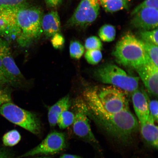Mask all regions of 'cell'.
<instances>
[{
  "instance_id": "obj_1",
  "label": "cell",
  "mask_w": 158,
  "mask_h": 158,
  "mask_svg": "<svg viewBox=\"0 0 158 158\" xmlns=\"http://www.w3.org/2000/svg\"><path fill=\"white\" fill-rule=\"evenodd\" d=\"M85 111L90 114L95 122L112 137L123 143L129 142L139 129L138 120L129 110L111 114L106 111L94 90L84 93Z\"/></svg>"
},
{
  "instance_id": "obj_2",
  "label": "cell",
  "mask_w": 158,
  "mask_h": 158,
  "mask_svg": "<svg viewBox=\"0 0 158 158\" xmlns=\"http://www.w3.org/2000/svg\"><path fill=\"white\" fill-rule=\"evenodd\" d=\"M113 54L119 64L135 69L151 61L141 40L131 33L124 35L118 41Z\"/></svg>"
},
{
  "instance_id": "obj_3",
  "label": "cell",
  "mask_w": 158,
  "mask_h": 158,
  "mask_svg": "<svg viewBox=\"0 0 158 158\" xmlns=\"http://www.w3.org/2000/svg\"><path fill=\"white\" fill-rule=\"evenodd\" d=\"M42 18V12L38 8L27 5L19 8L17 20L21 33L16 41L20 46L28 47L40 38L43 32Z\"/></svg>"
},
{
  "instance_id": "obj_4",
  "label": "cell",
  "mask_w": 158,
  "mask_h": 158,
  "mask_svg": "<svg viewBox=\"0 0 158 158\" xmlns=\"http://www.w3.org/2000/svg\"><path fill=\"white\" fill-rule=\"evenodd\" d=\"M94 75L102 83L111 85L126 92H133L139 86V77L130 76L114 64L105 65L98 69Z\"/></svg>"
},
{
  "instance_id": "obj_5",
  "label": "cell",
  "mask_w": 158,
  "mask_h": 158,
  "mask_svg": "<svg viewBox=\"0 0 158 158\" xmlns=\"http://www.w3.org/2000/svg\"><path fill=\"white\" fill-rule=\"evenodd\" d=\"M0 113L11 123L33 134H38L40 131V123L36 115L12 102H8L0 106Z\"/></svg>"
},
{
  "instance_id": "obj_6",
  "label": "cell",
  "mask_w": 158,
  "mask_h": 158,
  "mask_svg": "<svg viewBox=\"0 0 158 158\" xmlns=\"http://www.w3.org/2000/svg\"><path fill=\"white\" fill-rule=\"evenodd\" d=\"M94 90L102 106L108 112L114 114L129 110L127 96L123 90L111 86Z\"/></svg>"
},
{
  "instance_id": "obj_7",
  "label": "cell",
  "mask_w": 158,
  "mask_h": 158,
  "mask_svg": "<svg viewBox=\"0 0 158 158\" xmlns=\"http://www.w3.org/2000/svg\"><path fill=\"white\" fill-rule=\"evenodd\" d=\"M100 9L98 0H82L68 24L70 27H87L97 19Z\"/></svg>"
},
{
  "instance_id": "obj_8",
  "label": "cell",
  "mask_w": 158,
  "mask_h": 158,
  "mask_svg": "<svg viewBox=\"0 0 158 158\" xmlns=\"http://www.w3.org/2000/svg\"><path fill=\"white\" fill-rule=\"evenodd\" d=\"M64 134L59 132H52L37 147L27 152L21 158L32 156L39 154H53L58 152L66 147Z\"/></svg>"
},
{
  "instance_id": "obj_9",
  "label": "cell",
  "mask_w": 158,
  "mask_h": 158,
  "mask_svg": "<svg viewBox=\"0 0 158 158\" xmlns=\"http://www.w3.org/2000/svg\"><path fill=\"white\" fill-rule=\"evenodd\" d=\"M21 7L0 10V35L16 40L19 36L21 30L17 23V13Z\"/></svg>"
},
{
  "instance_id": "obj_10",
  "label": "cell",
  "mask_w": 158,
  "mask_h": 158,
  "mask_svg": "<svg viewBox=\"0 0 158 158\" xmlns=\"http://www.w3.org/2000/svg\"><path fill=\"white\" fill-rule=\"evenodd\" d=\"M0 60L12 80L14 85L21 84L24 79L12 55L6 41L0 38Z\"/></svg>"
},
{
  "instance_id": "obj_11",
  "label": "cell",
  "mask_w": 158,
  "mask_h": 158,
  "mask_svg": "<svg viewBox=\"0 0 158 158\" xmlns=\"http://www.w3.org/2000/svg\"><path fill=\"white\" fill-rule=\"evenodd\" d=\"M133 16L131 24L135 28L141 31L158 28V9L153 8L142 9Z\"/></svg>"
},
{
  "instance_id": "obj_12",
  "label": "cell",
  "mask_w": 158,
  "mask_h": 158,
  "mask_svg": "<svg viewBox=\"0 0 158 158\" xmlns=\"http://www.w3.org/2000/svg\"><path fill=\"white\" fill-rule=\"evenodd\" d=\"M149 93L158 95V67L151 61L135 69Z\"/></svg>"
},
{
  "instance_id": "obj_13",
  "label": "cell",
  "mask_w": 158,
  "mask_h": 158,
  "mask_svg": "<svg viewBox=\"0 0 158 158\" xmlns=\"http://www.w3.org/2000/svg\"><path fill=\"white\" fill-rule=\"evenodd\" d=\"M73 130L75 134L79 137L91 143L98 144L97 140L92 133L87 116L84 112L79 110L75 115Z\"/></svg>"
},
{
  "instance_id": "obj_14",
  "label": "cell",
  "mask_w": 158,
  "mask_h": 158,
  "mask_svg": "<svg viewBox=\"0 0 158 158\" xmlns=\"http://www.w3.org/2000/svg\"><path fill=\"white\" fill-rule=\"evenodd\" d=\"M132 98L134 109L139 123L146 121L149 115V100L147 94L143 91L137 89L132 92Z\"/></svg>"
},
{
  "instance_id": "obj_15",
  "label": "cell",
  "mask_w": 158,
  "mask_h": 158,
  "mask_svg": "<svg viewBox=\"0 0 158 158\" xmlns=\"http://www.w3.org/2000/svg\"><path fill=\"white\" fill-rule=\"evenodd\" d=\"M43 32L47 37H52L60 30V21L58 13L52 11L46 14L42 18Z\"/></svg>"
},
{
  "instance_id": "obj_16",
  "label": "cell",
  "mask_w": 158,
  "mask_h": 158,
  "mask_svg": "<svg viewBox=\"0 0 158 158\" xmlns=\"http://www.w3.org/2000/svg\"><path fill=\"white\" fill-rule=\"evenodd\" d=\"M155 122L153 118L149 115L146 121L140 123V125L144 139L150 145L157 149L158 130Z\"/></svg>"
},
{
  "instance_id": "obj_17",
  "label": "cell",
  "mask_w": 158,
  "mask_h": 158,
  "mask_svg": "<svg viewBox=\"0 0 158 158\" xmlns=\"http://www.w3.org/2000/svg\"><path fill=\"white\" fill-rule=\"evenodd\" d=\"M71 106L70 97L69 95L61 98L49 109L48 121L51 127H54L57 124V120L60 114L68 110Z\"/></svg>"
},
{
  "instance_id": "obj_18",
  "label": "cell",
  "mask_w": 158,
  "mask_h": 158,
  "mask_svg": "<svg viewBox=\"0 0 158 158\" xmlns=\"http://www.w3.org/2000/svg\"><path fill=\"white\" fill-rule=\"evenodd\" d=\"M131 0H98L100 5L105 11L114 13L124 9H127Z\"/></svg>"
},
{
  "instance_id": "obj_19",
  "label": "cell",
  "mask_w": 158,
  "mask_h": 158,
  "mask_svg": "<svg viewBox=\"0 0 158 158\" xmlns=\"http://www.w3.org/2000/svg\"><path fill=\"white\" fill-rule=\"evenodd\" d=\"M98 35L101 40L106 42H110L115 39L116 31L115 27L110 24H105L100 27Z\"/></svg>"
},
{
  "instance_id": "obj_20",
  "label": "cell",
  "mask_w": 158,
  "mask_h": 158,
  "mask_svg": "<svg viewBox=\"0 0 158 158\" xmlns=\"http://www.w3.org/2000/svg\"><path fill=\"white\" fill-rule=\"evenodd\" d=\"M75 115L73 112L66 110L59 116L57 124L61 129H65L73 123Z\"/></svg>"
},
{
  "instance_id": "obj_21",
  "label": "cell",
  "mask_w": 158,
  "mask_h": 158,
  "mask_svg": "<svg viewBox=\"0 0 158 158\" xmlns=\"http://www.w3.org/2000/svg\"><path fill=\"white\" fill-rule=\"evenodd\" d=\"M21 136L17 130H11L6 133L3 137L4 145L7 147H13L20 141Z\"/></svg>"
},
{
  "instance_id": "obj_22",
  "label": "cell",
  "mask_w": 158,
  "mask_h": 158,
  "mask_svg": "<svg viewBox=\"0 0 158 158\" xmlns=\"http://www.w3.org/2000/svg\"><path fill=\"white\" fill-rule=\"evenodd\" d=\"M141 40L150 60L156 66L158 67V45L147 41Z\"/></svg>"
},
{
  "instance_id": "obj_23",
  "label": "cell",
  "mask_w": 158,
  "mask_h": 158,
  "mask_svg": "<svg viewBox=\"0 0 158 158\" xmlns=\"http://www.w3.org/2000/svg\"><path fill=\"white\" fill-rule=\"evenodd\" d=\"M69 51L71 58L78 60L84 54L85 47L79 41H72L70 43Z\"/></svg>"
},
{
  "instance_id": "obj_24",
  "label": "cell",
  "mask_w": 158,
  "mask_h": 158,
  "mask_svg": "<svg viewBox=\"0 0 158 158\" xmlns=\"http://www.w3.org/2000/svg\"><path fill=\"white\" fill-rule=\"evenodd\" d=\"M158 28L152 30H142L140 32L141 40L158 45Z\"/></svg>"
},
{
  "instance_id": "obj_25",
  "label": "cell",
  "mask_w": 158,
  "mask_h": 158,
  "mask_svg": "<svg viewBox=\"0 0 158 158\" xmlns=\"http://www.w3.org/2000/svg\"><path fill=\"white\" fill-rule=\"evenodd\" d=\"M102 54L100 50H88L85 54V58L89 64L92 65L98 64L102 59Z\"/></svg>"
},
{
  "instance_id": "obj_26",
  "label": "cell",
  "mask_w": 158,
  "mask_h": 158,
  "mask_svg": "<svg viewBox=\"0 0 158 158\" xmlns=\"http://www.w3.org/2000/svg\"><path fill=\"white\" fill-rule=\"evenodd\" d=\"M27 0H0V10L19 7L26 5Z\"/></svg>"
},
{
  "instance_id": "obj_27",
  "label": "cell",
  "mask_w": 158,
  "mask_h": 158,
  "mask_svg": "<svg viewBox=\"0 0 158 158\" xmlns=\"http://www.w3.org/2000/svg\"><path fill=\"white\" fill-rule=\"evenodd\" d=\"M85 47L87 50L94 49L101 50L102 48V44L101 40L98 37L92 36L86 39Z\"/></svg>"
},
{
  "instance_id": "obj_28",
  "label": "cell",
  "mask_w": 158,
  "mask_h": 158,
  "mask_svg": "<svg viewBox=\"0 0 158 158\" xmlns=\"http://www.w3.org/2000/svg\"><path fill=\"white\" fill-rule=\"evenodd\" d=\"M153 8L158 9V0H144L136 6L132 11L131 15L133 16L141 9Z\"/></svg>"
},
{
  "instance_id": "obj_29",
  "label": "cell",
  "mask_w": 158,
  "mask_h": 158,
  "mask_svg": "<svg viewBox=\"0 0 158 158\" xmlns=\"http://www.w3.org/2000/svg\"><path fill=\"white\" fill-rule=\"evenodd\" d=\"M4 85H0V106L8 102H12L11 93Z\"/></svg>"
},
{
  "instance_id": "obj_30",
  "label": "cell",
  "mask_w": 158,
  "mask_h": 158,
  "mask_svg": "<svg viewBox=\"0 0 158 158\" xmlns=\"http://www.w3.org/2000/svg\"><path fill=\"white\" fill-rule=\"evenodd\" d=\"M0 82L3 85H14L12 80L7 73L0 60Z\"/></svg>"
},
{
  "instance_id": "obj_31",
  "label": "cell",
  "mask_w": 158,
  "mask_h": 158,
  "mask_svg": "<svg viewBox=\"0 0 158 158\" xmlns=\"http://www.w3.org/2000/svg\"><path fill=\"white\" fill-rule=\"evenodd\" d=\"M149 115L153 118L154 121H158V101L157 100H149Z\"/></svg>"
},
{
  "instance_id": "obj_32",
  "label": "cell",
  "mask_w": 158,
  "mask_h": 158,
  "mask_svg": "<svg viewBox=\"0 0 158 158\" xmlns=\"http://www.w3.org/2000/svg\"><path fill=\"white\" fill-rule=\"evenodd\" d=\"M51 41L53 47L58 49L63 46L64 43V39L62 35L58 33L53 35Z\"/></svg>"
},
{
  "instance_id": "obj_33",
  "label": "cell",
  "mask_w": 158,
  "mask_h": 158,
  "mask_svg": "<svg viewBox=\"0 0 158 158\" xmlns=\"http://www.w3.org/2000/svg\"><path fill=\"white\" fill-rule=\"evenodd\" d=\"M45 3L49 8H55L59 6L62 0H45Z\"/></svg>"
},
{
  "instance_id": "obj_34",
  "label": "cell",
  "mask_w": 158,
  "mask_h": 158,
  "mask_svg": "<svg viewBox=\"0 0 158 158\" xmlns=\"http://www.w3.org/2000/svg\"><path fill=\"white\" fill-rule=\"evenodd\" d=\"M60 158H81L78 156L69 154H64L61 156Z\"/></svg>"
},
{
  "instance_id": "obj_35",
  "label": "cell",
  "mask_w": 158,
  "mask_h": 158,
  "mask_svg": "<svg viewBox=\"0 0 158 158\" xmlns=\"http://www.w3.org/2000/svg\"><path fill=\"white\" fill-rule=\"evenodd\" d=\"M0 158H10V157L5 152L0 149Z\"/></svg>"
},
{
  "instance_id": "obj_36",
  "label": "cell",
  "mask_w": 158,
  "mask_h": 158,
  "mask_svg": "<svg viewBox=\"0 0 158 158\" xmlns=\"http://www.w3.org/2000/svg\"><path fill=\"white\" fill-rule=\"evenodd\" d=\"M48 158V157H39V158Z\"/></svg>"
},
{
  "instance_id": "obj_37",
  "label": "cell",
  "mask_w": 158,
  "mask_h": 158,
  "mask_svg": "<svg viewBox=\"0 0 158 158\" xmlns=\"http://www.w3.org/2000/svg\"><path fill=\"white\" fill-rule=\"evenodd\" d=\"M0 85H3L2 84V83H1V82H0Z\"/></svg>"
}]
</instances>
